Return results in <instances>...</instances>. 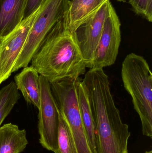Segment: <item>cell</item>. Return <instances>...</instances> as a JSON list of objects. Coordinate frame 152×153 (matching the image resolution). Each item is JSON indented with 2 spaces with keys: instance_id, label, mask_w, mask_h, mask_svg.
<instances>
[{
  "instance_id": "6da1fadb",
  "label": "cell",
  "mask_w": 152,
  "mask_h": 153,
  "mask_svg": "<svg viewBox=\"0 0 152 153\" xmlns=\"http://www.w3.org/2000/svg\"><path fill=\"white\" fill-rule=\"evenodd\" d=\"M92 109L96 130L97 153H128L131 133L123 123L103 69H91L82 80Z\"/></svg>"
},
{
  "instance_id": "7a4b0ae2",
  "label": "cell",
  "mask_w": 152,
  "mask_h": 153,
  "mask_svg": "<svg viewBox=\"0 0 152 153\" xmlns=\"http://www.w3.org/2000/svg\"><path fill=\"white\" fill-rule=\"evenodd\" d=\"M67 14L52 29L31 60V66L51 83L79 77L87 66L75 33L67 27Z\"/></svg>"
},
{
  "instance_id": "3957f363",
  "label": "cell",
  "mask_w": 152,
  "mask_h": 153,
  "mask_svg": "<svg viewBox=\"0 0 152 153\" xmlns=\"http://www.w3.org/2000/svg\"><path fill=\"white\" fill-rule=\"evenodd\" d=\"M121 77L140 117L143 135L152 137V74L149 64L142 56L128 55L122 64Z\"/></svg>"
},
{
  "instance_id": "277c9868",
  "label": "cell",
  "mask_w": 152,
  "mask_h": 153,
  "mask_svg": "<svg viewBox=\"0 0 152 153\" xmlns=\"http://www.w3.org/2000/svg\"><path fill=\"white\" fill-rule=\"evenodd\" d=\"M70 0H44L12 72L28 66L43 40L67 15Z\"/></svg>"
},
{
  "instance_id": "5b68a950",
  "label": "cell",
  "mask_w": 152,
  "mask_h": 153,
  "mask_svg": "<svg viewBox=\"0 0 152 153\" xmlns=\"http://www.w3.org/2000/svg\"><path fill=\"white\" fill-rule=\"evenodd\" d=\"M40 77L41 100L38 109V129L39 143L43 148L54 153L58 151V137L59 115V109L48 80Z\"/></svg>"
},
{
  "instance_id": "8992f818",
  "label": "cell",
  "mask_w": 152,
  "mask_h": 153,
  "mask_svg": "<svg viewBox=\"0 0 152 153\" xmlns=\"http://www.w3.org/2000/svg\"><path fill=\"white\" fill-rule=\"evenodd\" d=\"M54 98L70 128L77 153H93L82 120L76 87H63L55 93Z\"/></svg>"
},
{
  "instance_id": "52a82bcc",
  "label": "cell",
  "mask_w": 152,
  "mask_h": 153,
  "mask_svg": "<svg viewBox=\"0 0 152 153\" xmlns=\"http://www.w3.org/2000/svg\"><path fill=\"white\" fill-rule=\"evenodd\" d=\"M40 7L23 19L11 32L0 38V85L12 73Z\"/></svg>"
},
{
  "instance_id": "ba28073f",
  "label": "cell",
  "mask_w": 152,
  "mask_h": 153,
  "mask_svg": "<svg viewBox=\"0 0 152 153\" xmlns=\"http://www.w3.org/2000/svg\"><path fill=\"white\" fill-rule=\"evenodd\" d=\"M111 5L110 0L105 2L74 32L87 68H92L95 51Z\"/></svg>"
},
{
  "instance_id": "9c48e42d",
  "label": "cell",
  "mask_w": 152,
  "mask_h": 153,
  "mask_svg": "<svg viewBox=\"0 0 152 153\" xmlns=\"http://www.w3.org/2000/svg\"><path fill=\"white\" fill-rule=\"evenodd\" d=\"M120 26L119 18L112 4L105 19L91 69H103L115 63L121 42Z\"/></svg>"
},
{
  "instance_id": "30bf717a",
  "label": "cell",
  "mask_w": 152,
  "mask_h": 153,
  "mask_svg": "<svg viewBox=\"0 0 152 153\" xmlns=\"http://www.w3.org/2000/svg\"><path fill=\"white\" fill-rule=\"evenodd\" d=\"M18 90L21 92L28 103L39 108L41 100L40 77L37 71L32 66L24 67L14 77Z\"/></svg>"
},
{
  "instance_id": "8fae6325",
  "label": "cell",
  "mask_w": 152,
  "mask_h": 153,
  "mask_svg": "<svg viewBox=\"0 0 152 153\" xmlns=\"http://www.w3.org/2000/svg\"><path fill=\"white\" fill-rule=\"evenodd\" d=\"M27 0L0 1V38L13 30L24 19Z\"/></svg>"
},
{
  "instance_id": "7c38bea8",
  "label": "cell",
  "mask_w": 152,
  "mask_h": 153,
  "mask_svg": "<svg viewBox=\"0 0 152 153\" xmlns=\"http://www.w3.org/2000/svg\"><path fill=\"white\" fill-rule=\"evenodd\" d=\"M108 0H70L67 12V27L74 32L86 20Z\"/></svg>"
},
{
  "instance_id": "4fadbf2b",
  "label": "cell",
  "mask_w": 152,
  "mask_h": 153,
  "mask_svg": "<svg viewBox=\"0 0 152 153\" xmlns=\"http://www.w3.org/2000/svg\"><path fill=\"white\" fill-rule=\"evenodd\" d=\"M28 143L25 129L12 123L0 127V153H21Z\"/></svg>"
},
{
  "instance_id": "5bb4252c",
  "label": "cell",
  "mask_w": 152,
  "mask_h": 153,
  "mask_svg": "<svg viewBox=\"0 0 152 153\" xmlns=\"http://www.w3.org/2000/svg\"><path fill=\"white\" fill-rule=\"evenodd\" d=\"M76 88L81 116L88 142L93 153H97L95 122L87 94L79 77L77 80Z\"/></svg>"
},
{
  "instance_id": "9a60e30c",
  "label": "cell",
  "mask_w": 152,
  "mask_h": 153,
  "mask_svg": "<svg viewBox=\"0 0 152 153\" xmlns=\"http://www.w3.org/2000/svg\"><path fill=\"white\" fill-rule=\"evenodd\" d=\"M20 98L15 82H11L0 90V127Z\"/></svg>"
},
{
  "instance_id": "2e32d148",
  "label": "cell",
  "mask_w": 152,
  "mask_h": 153,
  "mask_svg": "<svg viewBox=\"0 0 152 153\" xmlns=\"http://www.w3.org/2000/svg\"><path fill=\"white\" fill-rule=\"evenodd\" d=\"M59 122L58 131V149L55 153H77L69 126L59 110Z\"/></svg>"
},
{
  "instance_id": "e0dca14e",
  "label": "cell",
  "mask_w": 152,
  "mask_h": 153,
  "mask_svg": "<svg viewBox=\"0 0 152 153\" xmlns=\"http://www.w3.org/2000/svg\"><path fill=\"white\" fill-rule=\"evenodd\" d=\"M136 13L152 21V0H129Z\"/></svg>"
},
{
  "instance_id": "ac0fdd59",
  "label": "cell",
  "mask_w": 152,
  "mask_h": 153,
  "mask_svg": "<svg viewBox=\"0 0 152 153\" xmlns=\"http://www.w3.org/2000/svg\"><path fill=\"white\" fill-rule=\"evenodd\" d=\"M44 0H27L24 19L31 15L43 3Z\"/></svg>"
},
{
  "instance_id": "d6986e66",
  "label": "cell",
  "mask_w": 152,
  "mask_h": 153,
  "mask_svg": "<svg viewBox=\"0 0 152 153\" xmlns=\"http://www.w3.org/2000/svg\"><path fill=\"white\" fill-rule=\"evenodd\" d=\"M117 1H118L119 2H126V0H117Z\"/></svg>"
},
{
  "instance_id": "ffe728a7",
  "label": "cell",
  "mask_w": 152,
  "mask_h": 153,
  "mask_svg": "<svg viewBox=\"0 0 152 153\" xmlns=\"http://www.w3.org/2000/svg\"><path fill=\"white\" fill-rule=\"evenodd\" d=\"M145 153H152V151H146Z\"/></svg>"
},
{
  "instance_id": "44dd1931",
  "label": "cell",
  "mask_w": 152,
  "mask_h": 153,
  "mask_svg": "<svg viewBox=\"0 0 152 153\" xmlns=\"http://www.w3.org/2000/svg\"><path fill=\"white\" fill-rule=\"evenodd\" d=\"M1 1V0H0V1Z\"/></svg>"
}]
</instances>
